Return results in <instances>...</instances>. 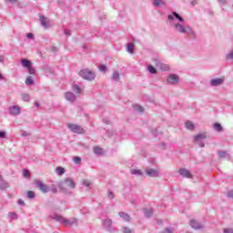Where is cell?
I'll use <instances>...</instances> for the list:
<instances>
[{
  "mask_svg": "<svg viewBox=\"0 0 233 233\" xmlns=\"http://www.w3.org/2000/svg\"><path fill=\"white\" fill-rule=\"evenodd\" d=\"M189 224L192 229L195 230H200L203 228V225L199 221L194 219H191L189 222Z\"/></svg>",
  "mask_w": 233,
  "mask_h": 233,
  "instance_id": "cell-3",
  "label": "cell"
},
{
  "mask_svg": "<svg viewBox=\"0 0 233 233\" xmlns=\"http://www.w3.org/2000/svg\"><path fill=\"white\" fill-rule=\"evenodd\" d=\"M64 182L66 185L71 188H74L76 187V183L73 179L71 178H67L65 179Z\"/></svg>",
  "mask_w": 233,
  "mask_h": 233,
  "instance_id": "cell-13",
  "label": "cell"
},
{
  "mask_svg": "<svg viewBox=\"0 0 233 233\" xmlns=\"http://www.w3.org/2000/svg\"><path fill=\"white\" fill-rule=\"evenodd\" d=\"M23 176L26 179H30L31 177V173L30 171L27 170H24L22 172Z\"/></svg>",
  "mask_w": 233,
  "mask_h": 233,
  "instance_id": "cell-30",
  "label": "cell"
},
{
  "mask_svg": "<svg viewBox=\"0 0 233 233\" xmlns=\"http://www.w3.org/2000/svg\"><path fill=\"white\" fill-rule=\"evenodd\" d=\"M98 68L101 71L103 72H105L107 70V67L104 65H100Z\"/></svg>",
  "mask_w": 233,
  "mask_h": 233,
  "instance_id": "cell-42",
  "label": "cell"
},
{
  "mask_svg": "<svg viewBox=\"0 0 233 233\" xmlns=\"http://www.w3.org/2000/svg\"><path fill=\"white\" fill-rule=\"evenodd\" d=\"M21 63L23 66L27 68V69L29 70L32 67V63L30 61L28 60L27 59H23L21 60Z\"/></svg>",
  "mask_w": 233,
  "mask_h": 233,
  "instance_id": "cell-18",
  "label": "cell"
},
{
  "mask_svg": "<svg viewBox=\"0 0 233 233\" xmlns=\"http://www.w3.org/2000/svg\"><path fill=\"white\" fill-rule=\"evenodd\" d=\"M173 232V229L172 228H171L170 227L167 228L163 231V232H166V233H172Z\"/></svg>",
  "mask_w": 233,
  "mask_h": 233,
  "instance_id": "cell-45",
  "label": "cell"
},
{
  "mask_svg": "<svg viewBox=\"0 0 233 233\" xmlns=\"http://www.w3.org/2000/svg\"><path fill=\"white\" fill-rule=\"evenodd\" d=\"M124 232L125 233H131L132 232V230L127 228H124Z\"/></svg>",
  "mask_w": 233,
  "mask_h": 233,
  "instance_id": "cell-47",
  "label": "cell"
},
{
  "mask_svg": "<svg viewBox=\"0 0 233 233\" xmlns=\"http://www.w3.org/2000/svg\"><path fill=\"white\" fill-rule=\"evenodd\" d=\"M227 154V152L223 150H219L218 152V156L220 158L226 157Z\"/></svg>",
  "mask_w": 233,
  "mask_h": 233,
  "instance_id": "cell-32",
  "label": "cell"
},
{
  "mask_svg": "<svg viewBox=\"0 0 233 233\" xmlns=\"http://www.w3.org/2000/svg\"><path fill=\"white\" fill-rule=\"evenodd\" d=\"M167 82L170 84H177L179 82V78L175 74H170L167 77Z\"/></svg>",
  "mask_w": 233,
  "mask_h": 233,
  "instance_id": "cell-4",
  "label": "cell"
},
{
  "mask_svg": "<svg viewBox=\"0 0 233 233\" xmlns=\"http://www.w3.org/2000/svg\"><path fill=\"white\" fill-rule=\"evenodd\" d=\"M185 126L186 129L190 131H194L195 128V125L192 121H186L185 123Z\"/></svg>",
  "mask_w": 233,
  "mask_h": 233,
  "instance_id": "cell-16",
  "label": "cell"
},
{
  "mask_svg": "<svg viewBox=\"0 0 233 233\" xmlns=\"http://www.w3.org/2000/svg\"><path fill=\"white\" fill-rule=\"evenodd\" d=\"M148 71H149L150 73H151L152 74H155L157 73V70L155 69V67H153L152 65H148Z\"/></svg>",
  "mask_w": 233,
  "mask_h": 233,
  "instance_id": "cell-35",
  "label": "cell"
},
{
  "mask_svg": "<svg viewBox=\"0 0 233 233\" xmlns=\"http://www.w3.org/2000/svg\"><path fill=\"white\" fill-rule=\"evenodd\" d=\"M83 184L86 187H89L91 185L90 182L88 180H84L83 181Z\"/></svg>",
  "mask_w": 233,
  "mask_h": 233,
  "instance_id": "cell-44",
  "label": "cell"
},
{
  "mask_svg": "<svg viewBox=\"0 0 233 233\" xmlns=\"http://www.w3.org/2000/svg\"><path fill=\"white\" fill-rule=\"evenodd\" d=\"M22 100L24 101H28L29 100V95L27 93H23L21 95Z\"/></svg>",
  "mask_w": 233,
  "mask_h": 233,
  "instance_id": "cell-37",
  "label": "cell"
},
{
  "mask_svg": "<svg viewBox=\"0 0 233 233\" xmlns=\"http://www.w3.org/2000/svg\"><path fill=\"white\" fill-rule=\"evenodd\" d=\"M175 27L177 30L182 33H185L187 32V28L184 26L179 24L175 25Z\"/></svg>",
  "mask_w": 233,
  "mask_h": 233,
  "instance_id": "cell-21",
  "label": "cell"
},
{
  "mask_svg": "<svg viewBox=\"0 0 233 233\" xmlns=\"http://www.w3.org/2000/svg\"><path fill=\"white\" fill-rule=\"evenodd\" d=\"M67 126L70 130L74 133L78 134H84L86 133L85 129L81 126L78 124L68 123L67 124Z\"/></svg>",
  "mask_w": 233,
  "mask_h": 233,
  "instance_id": "cell-2",
  "label": "cell"
},
{
  "mask_svg": "<svg viewBox=\"0 0 233 233\" xmlns=\"http://www.w3.org/2000/svg\"><path fill=\"white\" fill-rule=\"evenodd\" d=\"M206 134L204 133H200L198 134L194 138V142H199L203 139H205L207 138Z\"/></svg>",
  "mask_w": 233,
  "mask_h": 233,
  "instance_id": "cell-17",
  "label": "cell"
},
{
  "mask_svg": "<svg viewBox=\"0 0 233 233\" xmlns=\"http://www.w3.org/2000/svg\"><path fill=\"white\" fill-rule=\"evenodd\" d=\"M64 97L70 103H74L77 99L75 94L71 92H67L64 93Z\"/></svg>",
  "mask_w": 233,
  "mask_h": 233,
  "instance_id": "cell-7",
  "label": "cell"
},
{
  "mask_svg": "<svg viewBox=\"0 0 233 233\" xmlns=\"http://www.w3.org/2000/svg\"><path fill=\"white\" fill-rule=\"evenodd\" d=\"M145 173L147 175L151 177H157L159 175V173L157 170L154 169L148 168L146 169Z\"/></svg>",
  "mask_w": 233,
  "mask_h": 233,
  "instance_id": "cell-10",
  "label": "cell"
},
{
  "mask_svg": "<svg viewBox=\"0 0 233 233\" xmlns=\"http://www.w3.org/2000/svg\"><path fill=\"white\" fill-rule=\"evenodd\" d=\"M227 196L233 200V190L228 191L227 193Z\"/></svg>",
  "mask_w": 233,
  "mask_h": 233,
  "instance_id": "cell-41",
  "label": "cell"
},
{
  "mask_svg": "<svg viewBox=\"0 0 233 233\" xmlns=\"http://www.w3.org/2000/svg\"><path fill=\"white\" fill-rule=\"evenodd\" d=\"M112 221L110 218H107L103 222V225L107 228H109L112 226Z\"/></svg>",
  "mask_w": 233,
  "mask_h": 233,
  "instance_id": "cell-26",
  "label": "cell"
},
{
  "mask_svg": "<svg viewBox=\"0 0 233 233\" xmlns=\"http://www.w3.org/2000/svg\"><path fill=\"white\" fill-rule=\"evenodd\" d=\"M9 186V184L1 178L0 180V189L1 190H6Z\"/></svg>",
  "mask_w": 233,
  "mask_h": 233,
  "instance_id": "cell-19",
  "label": "cell"
},
{
  "mask_svg": "<svg viewBox=\"0 0 233 233\" xmlns=\"http://www.w3.org/2000/svg\"><path fill=\"white\" fill-rule=\"evenodd\" d=\"M223 232L225 233H233V229L231 228H225L223 230Z\"/></svg>",
  "mask_w": 233,
  "mask_h": 233,
  "instance_id": "cell-40",
  "label": "cell"
},
{
  "mask_svg": "<svg viewBox=\"0 0 233 233\" xmlns=\"http://www.w3.org/2000/svg\"><path fill=\"white\" fill-rule=\"evenodd\" d=\"M174 16H175L176 18H178L179 21H183V19H182L181 17L178 14H177V13H174Z\"/></svg>",
  "mask_w": 233,
  "mask_h": 233,
  "instance_id": "cell-48",
  "label": "cell"
},
{
  "mask_svg": "<svg viewBox=\"0 0 233 233\" xmlns=\"http://www.w3.org/2000/svg\"><path fill=\"white\" fill-rule=\"evenodd\" d=\"M6 136V134L5 132V131H1V132H0V137L1 138H3L5 137Z\"/></svg>",
  "mask_w": 233,
  "mask_h": 233,
  "instance_id": "cell-51",
  "label": "cell"
},
{
  "mask_svg": "<svg viewBox=\"0 0 233 233\" xmlns=\"http://www.w3.org/2000/svg\"><path fill=\"white\" fill-rule=\"evenodd\" d=\"M112 78L114 79L115 80H118L119 78V74L118 72H115L113 73V75H112Z\"/></svg>",
  "mask_w": 233,
  "mask_h": 233,
  "instance_id": "cell-43",
  "label": "cell"
},
{
  "mask_svg": "<svg viewBox=\"0 0 233 233\" xmlns=\"http://www.w3.org/2000/svg\"><path fill=\"white\" fill-rule=\"evenodd\" d=\"M93 151L95 155L101 156L103 155L105 153L104 149L98 146H94L93 148Z\"/></svg>",
  "mask_w": 233,
  "mask_h": 233,
  "instance_id": "cell-12",
  "label": "cell"
},
{
  "mask_svg": "<svg viewBox=\"0 0 233 233\" xmlns=\"http://www.w3.org/2000/svg\"><path fill=\"white\" fill-rule=\"evenodd\" d=\"M200 147H204V143H201L200 144Z\"/></svg>",
  "mask_w": 233,
  "mask_h": 233,
  "instance_id": "cell-54",
  "label": "cell"
},
{
  "mask_svg": "<svg viewBox=\"0 0 233 233\" xmlns=\"http://www.w3.org/2000/svg\"><path fill=\"white\" fill-rule=\"evenodd\" d=\"M213 127L215 131L218 132L223 131V127H222L221 124L218 123H215L213 125Z\"/></svg>",
  "mask_w": 233,
  "mask_h": 233,
  "instance_id": "cell-27",
  "label": "cell"
},
{
  "mask_svg": "<svg viewBox=\"0 0 233 233\" xmlns=\"http://www.w3.org/2000/svg\"><path fill=\"white\" fill-rule=\"evenodd\" d=\"M27 196L30 198V199H32L35 197L36 194L35 192L29 190L27 192Z\"/></svg>",
  "mask_w": 233,
  "mask_h": 233,
  "instance_id": "cell-36",
  "label": "cell"
},
{
  "mask_svg": "<svg viewBox=\"0 0 233 233\" xmlns=\"http://www.w3.org/2000/svg\"><path fill=\"white\" fill-rule=\"evenodd\" d=\"M154 5L156 6H160L164 5V2L162 0H154Z\"/></svg>",
  "mask_w": 233,
  "mask_h": 233,
  "instance_id": "cell-31",
  "label": "cell"
},
{
  "mask_svg": "<svg viewBox=\"0 0 233 233\" xmlns=\"http://www.w3.org/2000/svg\"><path fill=\"white\" fill-rule=\"evenodd\" d=\"M143 212L144 215L147 218H150L153 215V211L152 209L145 208L144 209Z\"/></svg>",
  "mask_w": 233,
  "mask_h": 233,
  "instance_id": "cell-20",
  "label": "cell"
},
{
  "mask_svg": "<svg viewBox=\"0 0 233 233\" xmlns=\"http://www.w3.org/2000/svg\"><path fill=\"white\" fill-rule=\"evenodd\" d=\"M9 112L12 115L17 116L21 113V109L18 105H14L9 108Z\"/></svg>",
  "mask_w": 233,
  "mask_h": 233,
  "instance_id": "cell-9",
  "label": "cell"
},
{
  "mask_svg": "<svg viewBox=\"0 0 233 233\" xmlns=\"http://www.w3.org/2000/svg\"><path fill=\"white\" fill-rule=\"evenodd\" d=\"M108 196L111 200H112L114 198V194L112 191L110 190H108Z\"/></svg>",
  "mask_w": 233,
  "mask_h": 233,
  "instance_id": "cell-38",
  "label": "cell"
},
{
  "mask_svg": "<svg viewBox=\"0 0 233 233\" xmlns=\"http://www.w3.org/2000/svg\"><path fill=\"white\" fill-rule=\"evenodd\" d=\"M25 83L27 86H31L34 84V80L32 77H28L25 80Z\"/></svg>",
  "mask_w": 233,
  "mask_h": 233,
  "instance_id": "cell-29",
  "label": "cell"
},
{
  "mask_svg": "<svg viewBox=\"0 0 233 233\" xmlns=\"http://www.w3.org/2000/svg\"><path fill=\"white\" fill-rule=\"evenodd\" d=\"M18 203H19V204H20L21 205H24L25 204L24 201L23 200H21V199L18 200Z\"/></svg>",
  "mask_w": 233,
  "mask_h": 233,
  "instance_id": "cell-50",
  "label": "cell"
},
{
  "mask_svg": "<svg viewBox=\"0 0 233 233\" xmlns=\"http://www.w3.org/2000/svg\"><path fill=\"white\" fill-rule=\"evenodd\" d=\"M39 20L41 24L45 28H48L51 26L50 21L48 18L44 16L40 15Z\"/></svg>",
  "mask_w": 233,
  "mask_h": 233,
  "instance_id": "cell-8",
  "label": "cell"
},
{
  "mask_svg": "<svg viewBox=\"0 0 233 233\" xmlns=\"http://www.w3.org/2000/svg\"><path fill=\"white\" fill-rule=\"evenodd\" d=\"M226 59L230 60H233V50L230 51L226 56Z\"/></svg>",
  "mask_w": 233,
  "mask_h": 233,
  "instance_id": "cell-39",
  "label": "cell"
},
{
  "mask_svg": "<svg viewBox=\"0 0 233 233\" xmlns=\"http://www.w3.org/2000/svg\"><path fill=\"white\" fill-rule=\"evenodd\" d=\"M133 107L134 109H135L136 111L139 112H142L144 111V109L143 108V107L139 104H137V103L133 104Z\"/></svg>",
  "mask_w": 233,
  "mask_h": 233,
  "instance_id": "cell-23",
  "label": "cell"
},
{
  "mask_svg": "<svg viewBox=\"0 0 233 233\" xmlns=\"http://www.w3.org/2000/svg\"><path fill=\"white\" fill-rule=\"evenodd\" d=\"M8 217L11 219H17L18 216L14 212H10L8 214Z\"/></svg>",
  "mask_w": 233,
  "mask_h": 233,
  "instance_id": "cell-34",
  "label": "cell"
},
{
  "mask_svg": "<svg viewBox=\"0 0 233 233\" xmlns=\"http://www.w3.org/2000/svg\"><path fill=\"white\" fill-rule=\"evenodd\" d=\"M72 88H73V90L76 93L81 94L82 92V88L77 84H74L73 85Z\"/></svg>",
  "mask_w": 233,
  "mask_h": 233,
  "instance_id": "cell-25",
  "label": "cell"
},
{
  "mask_svg": "<svg viewBox=\"0 0 233 233\" xmlns=\"http://www.w3.org/2000/svg\"><path fill=\"white\" fill-rule=\"evenodd\" d=\"M157 67H159L161 71L163 72H168L170 70V67L166 64L158 62L157 64Z\"/></svg>",
  "mask_w": 233,
  "mask_h": 233,
  "instance_id": "cell-15",
  "label": "cell"
},
{
  "mask_svg": "<svg viewBox=\"0 0 233 233\" xmlns=\"http://www.w3.org/2000/svg\"><path fill=\"white\" fill-rule=\"evenodd\" d=\"M27 38H30V39H32L34 37V35L33 34L31 33H27Z\"/></svg>",
  "mask_w": 233,
  "mask_h": 233,
  "instance_id": "cell-49",
  "label": "cell"
},
{
  "mask_svg": "<svg viewBox=\"0 0 233 233\" xmlns=\"http://www.w3.org/2000/svg\"><path fill=\"white\" fill-rule=\"evenodd\" d=\"M178 172L181 175L188 179H193V175L190 171L185 168H180L179 169Z\"/></svg>",
  "mask_w": 233,
  "mask_h": 233,
  "instance_id": "cell-5",
  "label": "cell"
},
{
  "mask_svg": "<svg viewBox=\"0 0 233 233\" xmlns=\"http://www.w3.org/2000/svg\"><path fill=\"white\" fill-rule=\"evenodd\" d=\"M35 183L36 185V186H37L38 188H39L40 190L42 192H43V193H47L48 192L49 190L48 187L47 186V185L45 184H44V183H43L40 180H36L35 182Z\"/></svg>",
  "mask_w": 233,
  "mask_h": 233,
  "instance_id": "cell-6",
  "label": "cell"
},
{
  "mask_svg": "<svg viewBox=\"0 0 233 233\" xmlns=\"http://www.w3.org/2000/svg\"><path fill=\"white\" fill-rule=\"evenodd\" d=\"M66 171L65 169L63 167L58 166L56 169V172L58 175L62 176L63 174Z\"/></svg>",
  "mask_w": 233,
  "mask_h": 233,
  "instance_id": "cell-22",
  "label": "cell"
},
{
  "mask_svg": "<svg viewBox=\"0 0 233 233\" xmlns=\"http://www.w3.org/2000/svg\"><path fill=\"white\" fill-rule=\"evenodd\" d=\"M119 216H120V218H122L123 219H124L125 221L127 222H130L131 220V217H130V215H129L126 212L121 211L118 213Z\"/></svg>",
  "mask_w": 233,
  "mask_h": 233,
  "instance_id": "cell-14",
  "label": "cell"
},
{
  "mask_svg": "<svg viewBox=\"0 0 233 233\" xmlns=\"http://www.w3.org/2000/svg\"><path fill=\"white\" fill-rule=\"evenodd\" d=\"M22 135L24 137L27 136H28V133L27 132H24L22 134Z\"/></svg>",
  "mask_w": 233,
  "mask_h": 233,
  "instance_id": "cell-53",
  "label": "cell"
},
{
  "mask_svg": "<svg viewBox=\"0 0 233 233\" xmlns=\"http://www.w3.org/2000/svg\"><path fill=\"white\" fill-rule=\"evenodd\" d=\"M130 172L132 174L135 175L142 176L143 173L141 170L138 169H133L130 170Z\"/></svg>",
  "mask_w": 233,
  "mask_h": 233,
  "instance_id": "cell-24",
  "label": "cell"
},
{
  "mask_svg": "<svg viewBox=\"0 0 233 233\" xmlns=\"http://www.w3.org/2000/svg\"><path fill=\"white\" fill-rule=\"evenodd\" d=\"M127 51L130 53H133L134 50V45L132 43H129L127 45Z\"/></svg>",
  "mask_w": 233,
  "mask_h": 233,
  "instance_id": "cell-28",
  "label": "cell"
},
{
  "mask_svg": "<svg viewBox=\"0 0 233 233\" xmlns=\"http://www.w3.org/2000/svg\"><path fill=\"white\" fill-rule=\"evenodd\" d=\"M224 81V78H222L213 79L210 81V84L213 86H218L222 84Z\"/></svg>",
  "mask_w": 233,
  "mask_h": 233,
  "instance_id": "cell-11",
  "label": "cell"
},
{
  "mask_svg": "<svg viewBox=\"0 0 233 233\" xmlns=\"http://www.w3.org/2000/svg\"><path fill=\"white\" fill-rule=\"evenodd\" d=\"M6 1L11 3H16L17 1V0H6Z\"/></svg>",
  "mask_w": 233,
  "mask_h": 233,
  "instance_id": "cell-52",
  "label": "cell"
},
{
  "mask_svg": "<svg viewBox=\"0 0 233 233\" xmlns=\"http://www.w3.org/2000/svg\"><path fill=\"white\" fill-rule=\"evenodd\" d=\"M73 161L76 164H79L81 163V158L79 156H74L73 158Z\"/></svg>",
  "mask_w": 233,
  "mask_h": 233,
  "instance_id": "cell-33",
  "label": "cell"
},
{
  "mask_svg": "<svg viewBox=\"0 0 233 233\" xmlns=\"http://www.w3.org/2000/svg\"><path fill=\"white\" fill-rule=\"evenodd\" d=\"M78 74L83 79L89 82L93 81L96 77L94 71L88 68L82 69L79 72Z\"/></svg>",
  "mask_w": 233,
  "mask_h": 233,
  "instance_id": "cell-1",
  "label": "cell"
},
{
  "mask_svg": "<svg viewBox=\"0 0 233 233\" xmlns=\"http://www.w3.org/2000/svg\"><path fill=\"white\" fill-rule=\"evenodd\" d=\"M28 70V72L30 74H33L35 73V70L33 67H31L30 69H29Z\"/></svg>",
  "mask_w": 233,
  "mask_h": 233,
  "instance_id": "cell-46",
  "label": "cell"
}]
</instances>
